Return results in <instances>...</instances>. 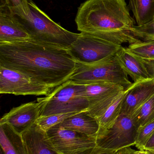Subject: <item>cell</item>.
I'll list each match as a JSON object with an SVG mask.
<instances>
[{"instance_id": "obj_1", "label": "cell", "mask_w": 154, "mask_h": 154, "mask_svg": "<svg viewBox=\"0 0 154 154\" xmlns=\"http://www.w3.org/2000/svg\"><path fill=\"white\" fill-rule=\"evenodd\" d=\"M79 63L68 50L29 41L0 43V66L54 89L69 80Z\"/></svg>"}, {"instance_id": "obj_2", "label": "cell", "mask_w": 154, "mask_h": 154, "mask_svg": "<svg viewBox=\"0 0 154 154\" xmlns=\"http://www.w3.org/2000/svg\"><path fill=\"white\" fill-rule=\"evenodd\" d=\"M78 30L116 43L130 33L135 23L125 0H87L78 9Z\"/></svg>"}, {"instance_id": "obj_3", "label": "cell", "mask_w": 154, "mask_h": 154, "mask_svg": "<svg viewBox=\"0 0 154 154\" xmlns=\"http://www.w3.org/2000/svg\"><path fill=\"white\" fill-rule=\"evenodd\" d=\"M27 15H14L27 31L31 41L68 50L80 33L71 32L52 20L32 0H28Z\"/></svg>"}, {"instance_id": "obj_4", "label": "cell", "mask_w": 154, "mask_h": 154, "mask_svg": "<svg viewBox=\"0 0 154 154\" xmlns=\"http://www.w3.org/2000/svg\"><path fill=\"white\" fill-rule=\"evenodd\" d=\"M42 103L40 116L86 111L89 103L85 95L84 84L69 80L53 89L44 97L38 98Z\"/></svg>"}, {"instance_id": "obj_5", "label": "cell", "mask_w": 154, "mask_h": 154, "mask_svg": "<svg viewBox=\"0 0 154 154\" xmlns=\"http://www.w3.org/2000/svg\"><path fill=\"white\" fill-rule=\"evenodd\" d=\"M115 55L94 65L80 64L69 80L80 84L106 82L120 85L127 89L133 82L119 65Z\"/></svg>"}, {"instance_id": "obj_6", "label": "cell", "mask_w": 154, "mask_h": 154, "mask_svg": "<svg viewBox=\"0 0 154 154\" xmlns=\"http://www.w3.org/2000/svg\"><path fill=\"white\" fill-rule=\"evenodd\" d=\"M122 47L90 33L81 32L68 51L78 63L92 65L115 55Z\"/></svg>"}, {"instance_id": "obj_7", "label": "cell", "mask_w": 154, "mask_h": 154, "mask_svg": "<svg viewBox=\"0 0 154 154\" xmlns=\"http://www.w3.org/2000/svg\"><path fill=\"white\" fill-rule=\"evenodd\" d=\"M139 128L132 115L121 114L112 127L99 128L96 137V146L116 151L135 145Z\"/></svg>"}, {"instance_id": "obj_8", "label": "cell", "mask_w": 154, "mask_h": 154, "mask_svg": "<svg viewBox=\"0 0 154 154\" xmlns=\"http://www.w3.org/2000/svg\"><path fill=\"white\" fill-rule=\"evenodd\" d=\"M53 90L24 74L0 66L1 94L47 96Z\"/></svg>"}, {"instance_id": "obj_9", "label": "cell", "mask_w": 154, "mask_h": 154, "mask_svg": "<svg viewBox=\"0 0 154 154\" xmlns=\"http://www.w3.org/2000/svg\"><path fill=\"white\" fill-rule=\"evenodd\" d=\"M46 133L54 149L61 154H77L96 146V137L66 129L58 124Z\"/></svg>"}, {"instance_id": "obj_10", "label": "cell", "mask_w": 154, "mask_h": 154, "mask_svg": "<svg viewBox=\"0 0 154 154\" xmlns=\"http://www.w3.org/2000/svg\"><path fill=\"white\" fill-rule=\"evenodd\" d=\"M83 84L85 86V95L89 103L87 112L96 119L125 90L120 85L106 82H94Z\"/></svg>"}, {"instance_id": "obj_11", "label": "cell", "mask_w": 154, "mask_h": 154, "mask_svg": "<svg viewBox=\"0 0 154 154\" xmlns=\"http://www.w3.org/2000/svg\"><path fill=\"white\" fill-rule=\"evenodd\" d=\"M42 106V103L39 101L22 104L5 114L1 118L0 124H8L16 133L22 135L36 124L40 116Z\"/></svg>"}, {"instance_id": "obj_12", "label": "cell", "mask_w": 154, "mask_h": 154, "mask_svg": "<svg viewBox=\"0 0 154 154\" xmlns=\"http://www.w3.org/2000/svg\"><path fill=\"white\" fill-rule=\"evenodd\" d=\"M154 94V79L133 82L126 90L121 114L133 115Z\"/></svg>"}, {"instance_id": "obj_13", "label": "cell", "mask_w": 154, "mask_h": 154, "mask_svg": "<svg viewBox=\"0 0 154 154\" xmlns=\"http://www.w3.org/2000/svg\"><path fill=\"white\" fill-rule=\"evenodd\" d=\"M31 41L27 31L14 14L0 9V43H19Z\"/></svg>"}, {"instance_id": "obj_14", "label": "cell", "mask_w": 154, "mask_h": 154, "mask_svg": "<svg viewBox=\"0 0 154 154\" xmlns=\"http://www.w3.org/2000/svg\"><path fill=\"white\" fill-rule=\"evenodd\" d=\"M115 56L123 70L134 82L152 79L140 59L127 51L124 47L122 46Z\"/></svg>"}, {"instance_id": "obj_15", "label": "cell", "mask_w": 154, "mask_h": 154, "mask_svg": "<svg viewBox=\"0 0 154 154\" xmlns=\"http://www.w3.org/2000/svg\"><path fill=\"white\" fill-rule=\"evenodd\" d=\"M22 137L28 154H61L54 149L46 132L36 124L25 131Z\"/></svg>"}, {"instance_id": "obj_16", "label": "cell", "mask_w": 154, "mask_h": 154, "mask_svg": "<svg viewBox=\"0 0 154 154\" xmlns=\"http://www.w3.org/2000/svg\"><path fill=\"white\" fill-rule=\"evenodd\" d=\"M58 125L66 129L96 138L100 128L97 120L90 116L87 110L77 113Z\"/></svg>"}, {"instance_id": "obj_17", "label": "cell", "mask_w": 154, "mask_h": 154, "mask_svg": "<svg viewBox=\"0 0 154 154\" xmlns=\"http://www.w3.org/2000/svg\"><path fill=\"white\" fill-rule=\"evenodd\" d=\"M0 145L4 154H28L22 135L6 123L0 124Z\"/></svg>"}, {"instance_id": "obj_18", "label": "cell", "mask_w": 154, "mask_h": 154, "mask_svg": "<svg viewBox=\"0 0 154 154\" xmlns=\"http://www.w3.org/2000/svg\"><path fill=\"white\" fill-rule=\"evenodd\" d=\"M129 7L137 26H143L154 20V0H129Z\"/></svg>"}, {"instance_id": "obj_19", "label": "cell", "mask_w": 154, "mask_h": 154, "mask_svg": "<svg viewBox=\"0 0 154 154\" xmlns=\"http://www.w3.org/2000/svg\"><path fill=\"white\" fill-rule=\"evenodd\" d=\"M125 90L119 95L105 113L97 119L100 126V129L103 130L109 129L113 126L121 114L122 101Z\"/></svg>"}, {"instance_id": "obj_20", "label": "cell", "mask_w": 154, "mask_h": 154, "mask_svg": "<svg viewBox=\"0 0 154 154\" xmlns=\"http://www.w3.org/2000/svg\"><path fill=\"white\" fill-rule=\"evenodd\" d=\"M126 48L139 58L154 60V41L136 42L130 44Z\"/></svg>"}, {"instance_id": "obj_21", "label": "cell", "mask_w": 154, "mask_h": 154, "mask_svg": "<svg viewBox=\"0 0 154 154\" xmlns=\"http://www.w3.org/2000/svg\"><path fill=\"white\" fill-rule=\"evenodd\" d=\"M139 127L154 120V94L133 115Z\"/></svg>"}, {"instance_id": "obj_22", "label": "cell", "mask_w": 154, "mask_h": 154, "mask_svg": "<svg viewBox=\"0 0 154 154\" xmlns=\"http://www.w3.org/2000/svg\"><path fill=\"white\" fill-rule=\"evenodd\" d=\"M0 9L8 10L16 15H27L29 12L28 0H0Z\"/></svg>"}, {"instance_id": "obj_23", "label": "cell", "mask_w": 154, "mask_h": 154, "mask_svg": "<svg viewBox=\"0 0 154 154\" xmlns=\"http://www.w3.org/2000/svg\"><path fill=\"white\" fill-rule=\"evenodd\" d=\"M77 113L56 114L46 116H40L36 121V124L41 129L46 132L51 128L62 123L65 119Z\"/></svg>"}, {"instance_id": "obj_24", "label": "cell", "mask_w": 154, "mask_h": 154, "mask_svg": "<svg viewBox=\"0 0 154 154\" xmlns=\"http://www.w3.org/2000/svg\"><path fill=\"white\" fill-rule=\"evenodd\" d=\"M130 31L134 37L141 41H154L153 22H151L143 26L134 25Z\"/></svg>"}, {"instance_id": "obj_25", "label": "cell", "mask_w": 154, "mask_h": 154, "mask_svg": "<svg viewBox=\"0 0 154 154\" xmlns=\"http://www.w3.org/2000/svg\"><path fill=\"white\" fill-rule=\"evenodd\" d=\"M154 133V120L138 128L135 144L137 149L144 151V147Z\"/></svg>"}, {"instance_id": "obj_26", "label": "cell", "mask_w": 154, "mask_h": 154, "mask_svg": "<svg viewBox=\"0 0 154 154\" xmlns=\"http://www.w3.org/2000/svg\"><path fill=\"white\" fill-rule=\"evenodd\" d=\"M115 152L96 146L86 149L77 154H114Z\"/></svg>"}, {"instance_id": "obj_27", "label": "cell", "mask_w": 154, "mask_h": 154, "mask_svg": "<svg viewBox=\"0 0 154 154\" xmlns=\"http://www.w3.org/2000/svg\"><path fill=\"white\" fill-rule=\"evenodd\" d=\"M140 60H142V62L146 67L151 76L154 79V60L142 59H140Z\"/></svg>"}, {"instance_id": "obj_28", "label": "cell", "mask_w": 154, "mask_h": 154, "mask_svg": "<svg viewBox=\"0 0 154 154\" xmlns=\"http://www.w3.org/2000/svg\"><path fill=\"white\" fill-rule=\"evenodd\" d=\"M144 151H154V133L146 144Z\"/></svg>"}, {"instance_id": "obj_29", "label": "cell", "mask_w": 154, "mask_h": 154, "mask_svg": "<svg viewBox=\"0 0 154 154\" xmlns=\"http://www.w3.org/2000/svg\"><path fill=\"white\" fill-rule=\"evenodd\" d=\"M135 152V150H133L131 147H127L115 151L114 154H134Z\"/></svg>"}, {"instance_id": "obj_30", "label": "cell", "mask_w": 154, "mask_h": 154, "mask_svg": "<svg viewBox=\"0 0 154 154\" xmlns=\"http://www.w3.org/2000/svg\"><path fill=\"white\" fill-rule=\"evenodd\" d=\"M134 154H147V151H143V150H139V151H137L134 153Z\"/></svg>"}, {"instance_id": "obj_31", "label": "cell", "mask_w": 154, "mask_h": 154, "mask_svg": "<svg viewBox=\"0 0 154 154\" xmlns=\"http://www.w3.org/2000/svg\"><path fill=\"white\" fill-rule=\"evenodd\" d=\"M147 151V154H154V151Z\"/></svg>"}, {"instance_id": "obj_32", "label": "cell", "mask_w": 154, "mask_h": 154, "mask_svg": "<svg viewBox=\"0 0 154 154\" xmlns=\"http://www.w3.org/2000/svg\"><path fill=\"white\" fill-rule=\"evenodd\" d=\"M152 22H153L154 23V20H153L152 21Z\"/></svg>"}]
</instances>
